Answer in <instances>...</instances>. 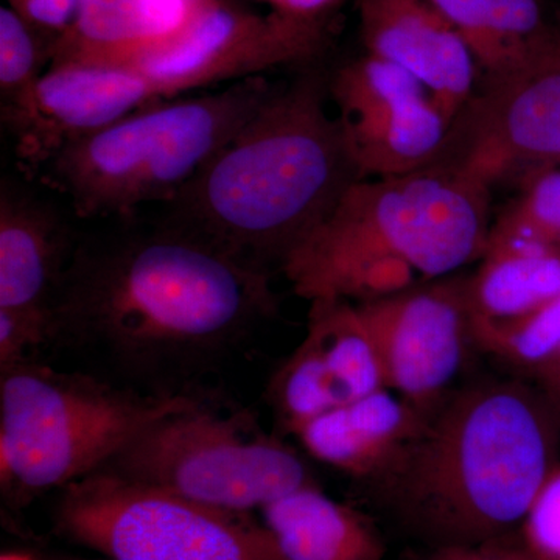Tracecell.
<instances>
[{
    "label": "cell",
    "instance_id": "cell-4",
    "mask_svg": "<svg viewBox=\"0 0 560 560\" xmlns=\"http://www.w3.org/2000/svg\"><path fill=\"white\" fill-rule=\"evenodd\" d=\"M492 189L448 165L353 184L280 271L308 302L355 301L381 264L400 260L425 280L447 278L488 245Z\"/></svg>",
    "mask_w": 560,
    "mask_h": 560
},
{
    "label": "cell",
    "instance_id": "cell-10",
    "mask_svg": "<svg viewBox=\"0 0 560 560\" xmlns=\"http://www.w3.org/2000/svg\"><path fill=\"white\" fill-rule=\"evenodd\" d=\"M560 162V21L533 54L506 72L480 77L452 121L436 164L492 189Z\"/></svg>",
    "mask_w": 560,
    "mask_h": 560
},
{
    "label": "cell",
    "instance_id": "cell-15",
    "mask_svg": "<svg viewBox=\"0 0 560 560\" xmlns=\"http://www.w3.org/2000/svg\"><path fill=\"white\" fill-rule=\"evenodd\" d=\"M366 54L407 70L452 125L470 101L480 70L451 22L430 0H360Z\"/></svg>",
    "mask_w": 560,
    "mask_h": 560
},
{
    "label": "cell",
    "instance_id": "cell-20",
    "mask_svg": "<svg viewBox=\"0 0 560 560\" xmlns=\"http://www.w3.org/2000/svg\"><path fill=\"white\" fill-rule=\"evenodd\" d=\"M560 296V246L489 237L481 265L467 278L471 319L517 318Z\"/></svg>",
    "mask_w": 560,
    "mask_h": 560
},
{
    "label": "cell",
    "instance_id": "cell-22",
    "mask_svg": "<svg viewBox=\"0 0 560 560\" xmlns=\"http://www.w3.org/2000/svg\"><path fill=\"white\" fill-rule=\"evenodd\" d=\"M474 345L525 377L560 348V296L506 320L471 319Z\"/></svg>",
    "mask_w": 560,
    "mask_h": 560
},
{
    "label": "cell",
    "instance_id": "cell-31",
    "mask_svg": "<svg viewBox=\"0 0 560 560\" xmlns=\"http://www.w3.org/2000/svg\"><path fill=\"white\" fill-rule=\"evenodd\" d=\"M0 560H35L32 555L24 551H7L3 552L2 558Z\"/></svg>",
    "mask_w": 560,
    "mask_h": 560
},
{
    "label": "cell",
    "instance_id": "cell-18",
    "mask_svg": "<svg viewBox=\"0 0 560 560\" xmlns=\"http://www.w3.org/2000/svg\"><path fill=\"white\" fill-rule=\"evenodd\" d=\"M260 515L282 560L385 559L375 526L315 482L271 501Z\"/></svg>",
    "mask_w": 560,
    "mask_h": 560
},
{
    "label": "cell",
    "instance_id": "cell-12",
    "mask_svg": "<svg viewBox=\"0 0 560 560\" xmlns=\"http://www.w3.org/2000/svg\"><path fill=\"white\" fill-rule=\"evenodd\" d=\"M357 305L377 342L386 386L429 416L452 393L474 345L466 276L416 283Z\"/></svg>",
    "mask_w": 560,
    "mask_h": 560
},
{
    "label": "cell",
    "instance_id": "cell-8",
    "mask_svg": "<svg viewBox=\"0 0 560 560\" xmlns=\"http://www.w3.org/2000/svg\"><path fill=\"white\" fill-rule=\"evenodd\" d=\"M57 528L110 560H282L249 514L213 510L106 471L65 488Z\"/></svg>",
    "mask_w": 560,
    "mask_h": 560
},
{
    "label": "cell",
    "instance_id": "cell-24",
    "mask_svg": "<svg viewBox=\"0 0 560 560\" xmlns=\"http://www.w3.org/2000/svg\"><path fill=\"white\" fill-rule=\"evenodd\" d=\"M32 25L10 7L0 9V98L2 116L21 105L44 75L43 54Z\"/></svg>",
    "mask_w": 560,
    "mask_h": 560
},
{
    "label": "cell",
    "instance_id": "cell-17",
    "mask_svg": "<svg viewBox=\"0 0 560 560\" xmlns=\"http://www.w3.org/2000/svg\"><path fill=\"white\" fill-rule=\"evenodd\" d=\"M68 234L57 213L3 183L0 190V311L49 326L65 279Z\"/></svg>",
    "mask_w": 560,
    "mask_h": 560
},
{
    "label": "cell",
    "instance_id": "cell-29",
    "mask_svg": "<svg viewBox=\"0 0 560 560\" xmlns=\"http://www.w3.org/2000/svg\"><path fill=\"white\" fill-rule=\"evenodd\" d=\"M271 11L308 21H327L341 0H261Z\"/></svg>",
    "mask_w": 560,
    "mask_h": 560
},
{
    "label": "cell",
    "instance_id": "cell-21",
    "mask_svg": "<svg viewBox=\"0 0 560 560\" xmlns=\"http://www.w3.org/2000/svg\"><path fill=\"white\" fill-rule=\"evenodd\" d=\"M467 44L480 77L521 65L550 35L556 21L541 0H430Z\"/></svg>",
    "mask_w": 560,
    "mask_h": 560
},
{
    "label": "cell",
    "instance_id": "cell-1",
    "mask_svg": "<svg viewBox=\"0 0 560 560\" xmlns=\"http://www.w3.org/2000/svg\"><path fill=\"white\" fill-rule=\"evenodd\" d=\"M327 101L329 77L316 69L275 88L168 202L172 226L256 270L282 268L363 179Z\"/></svg>",
    "mask_w": 560,
    "mask_h": 560
},
{
    "label": "cell",
    "instance_id": "cell-27",
    "mask_svg": "<svg viewBox=\"0 0 560 560\" xmlns=\"http://www.w3.org/2000/svg\"><path fill=\"white\" fill-rule=\"evenodd\" d=\"M10 9L16 11L32 27L65 32L75 16L80 0H7Z\"/></svg>",
    "mask_w": 560,
    "mask_h": 560
},
{
    "label": "cell",
    "instance_id": "cell-3",
    "mask_svg": "<svg viewBox=\"0 0 560 560\" xmlns=\"http://www.w3.org/2000/svg\"><path fill=\"white\" fill-rule=\"evenodd\" d=\"M560 464V418L528 378L452 390L388 475L375 482L397 515L444 547L503 539Z\"/></svg>",
    "mask_w": 560,
    "mask_h": 560
},
{
    "label": "cell",
    "instance_id": "cell-25",
    "mask_svg": "<svg viewBox=\"0 0 560 560\" xmlns=\"http://www.w3.org/2000/svg\"><path fill=\"white\" fill-rule=\"evenodd\" d=\"M518 528L523 547L540 558L560 560V464L541 485Z\"/></svg>",
    "mask_w": 560,
    "mask_h": 560
},
{
    "label": "cell",
    "instance_id": "cell-13",
    "mask_svg": "<svg viewBox=\"0 0 560 560\" xmlns=\"http://www.w3.org/2000/svg\"><path fill=\"white\" fill-rule=\"evenodd\" d=\"M388 389L381 352L359 305L311 302L307 334L276 372L270 399L290 433L350 401Z\"/></svg>",
    "mask_w": 560,
    "mask_h": 560
},
{
    "label": "cell",
    "instance_id": "cell-28",
    "mask_svg": "<svg viewBox=\"0 0 560 560\" xmlns=\"http://www.w3.org/2000/svg\"><path fill=\"white\" fill-rule=\"evenodd\" d=\"M430 560H548L534 555L522 544H506L503 539L474 545V547L436 548Z\"/></svg>",
    "mask_w": 560,
    "mask_h": 560
},
{
    "label": "cell",
    "instance_id": "cell-6",
    "mask_svg": "<svg viewBox=\"0 0 560 560\" xmlns=\"http://www.w3.org/2000/svg\"><path fill=\"white\" fill-rule=\"evenodd\" d=\"M198 399L142 396L21 361L0 370V485L21 506L90 477L158 419Z\"/></svg>",
    "mask_w": 560,
    "mask_h": 560
},
{
    "label": "cell",
    "instance_id": "cell-5",
    "mask_svg": "<svg viewBox=\"0 0 560 560\" xmlns=\"http://www.w3.org/2000/svg\"><path fill=\"white\" fill-rule=\"evenodd\" d=\"M272 91L264 77H253L226 90L151 103L62 147L39 173L83 219L168 205Z\"/></svg>",
    "mask_w": 560,
    "mask_h": 560
},
{
    "label": "cell",
    "instance_id": "cell-16",
    "mask_svg": "<svg viewBox=\"0 0 560 560\" xmlns=\"http://www.w3.org/2000/svg\"><path fill=\"white\" fill-rule=\"evenodd\" d=\"M427 418L382 389L311 420L294 436L313 458L374 486L411 447Z\"/></svg>",
    "mask_w": 560,
    "mask_h": 560
},
{
    "label": "cell",
    "instance_id": "cell-33",
    "mask_svg": "<svg viewBox=\"0 0 560 560\" xmlns=\"http://www.w3.org/2000/svg\"><path fill=\"white\" fill-rule=\"evenodd\" d=\"M558 20L560 21V10H559V13H558Z\"/></svg>",
    "mask_w": 560,
    "mask_h": 560
},
{
    "label": "cell",
    "instance_id": "cell-19",
    "mask_svg": "<svg viewBox=\"0 0 560 560\" xmlns=\"http://www.w3.org/2000/svg\"><path fill=\"white\" fill-rule=\"evenodd\" d=\"M197 0H80L69 27L50 44L51 66L108 65L167 38Z\"/></svg>",
    "mask_w": 560,
    "mask_h": 560
},
{
    "label": "cell",
    "instance_id": "cell-2",
    "mask_svg": "<svg viewBox=\"0 0 560 560\" xmlns=\"http://www.w3.org/2000/svg\"><path fill=\"white\" fill-rule=\"evenodd\" d=\"M272 308L268 272L171 226L80 250L55 301L51 338L162 364L230 345Z\"/></svg>",
    "mask_w": 560,
    "mask_h": 560
},
{
    "label": "cell",
    "instance_id": "cell-9",
    "mask_svg": "<svg viewBox=\"0 0 560 560\" xmlns=\"http://www.w3.org/2000/svg\"><path fill=\"white\" fill-rule=\"evenodd\" d=\"M327 36L326 21L254 13L230 0H197L167 38L97 66L138 73L164 101L280 66L308 65L323 54Z\"/></svg>",
    "mask_w": 560,
    "mask_h": 560
},
{
    "label": "cell",
    "instance_id": "cell-11",
    "mask_svg": "<svg viewBox=\"0 0 560 560\" xmlns=\"http://www.w3.org/2000/svg\"><path fill=\"white\" fill-rule=\"evenodd\" d=\"M350 154L361 178H386L436 164L451 124L407 70L366 54L329 77Z\"/></svg>",
    "mask_w": 560,
    "mask_h": 560
},
{
    "label": "cell",
    "instance_id": "cell-30",
    "mask_svg": "<svg viewBox=\"0 0 560 560\" xmlns=\"http://www.w3.org/2000/svg\"><path fill=\"white\" fill-rule=\"evenodd\" d=\"M525 378H528L541 390L560 418V348L556 350L550 360L545 361L540 368L530 372Z\"/></svg>",
    "mask_w": 560,
    "mask_h": 560
},
{
    "label": "cell",
    "instance_id": "cell-26",
    "mask_svg": "<svg viewBox=\"0 0 560 560\" xmlns=\"http://www.w3.org/2000/svg\"><path fill=\"white\" fill-rule=\"evenodd\" d=\"M50 338L51 331L46 324L0 311V370L25 361L28 350Z\"/></svg>",
    "mask_w": 560,
    "mask_h": 560
},
{
    "label": "cell",
    "instance_id": "cell-32",
    "mask_svg": "<svg viewBox=\"0 0 560 560\" xmlns=\"http://www.w3.org/2000/svg\"><path fill=\"white\" fill-rule=\"evenodd\" d=\"M54 560H88V559H77V558H58ZM110 560V559H109Z\"/></svg>",
    "mask_w": 560,
    "mask_h": 560
},
{
    "label": "cell",
    "instance_id": "cell-14",
    "mask_svg": "<svg viewBox=\"0 0 560 560\" xmlns=\"http://www.w3.org/2000/svg\"><path fill=\"white\" fill-rule=\"evenodd\" d=\"M162 102L138 73L114 66H51L2 120L28 172L39 173L68 143Z\"/></svg>",
    "mask_w": 560,
    "mask_h": 560
},
{
    "label": "cell",
    "instance_id": "cell-23",
    "mask_svg": "<svg viewBox=\"0 0 560 560\" xmlns=\"http://www.w3.org/2000/svg\"><path fill=\"white\" fill-rule=\"evenodd\" d=\"M489 237H517L560 246V172L548 168L526 178L521 197L500 213Z\"/></svg>",
    "mask_w": 560,
    "mask_h": 560
},
{
    "label": "cell",
    "instance_id": "cell-7",
    "mask_svg": "<svg viewBox=\"0 0 560 560\" xmlns=\"http://www.w3.org/2000/svg\"><path fill=\"white\" fill-rule=\"evenodd\" d=\"M98 471L234 514L260 511L315 482L285 442L200 400L151 423Z\"/></svg>",
    "mask_w": 560,
    "mask_h": 560
}]
</instances>
